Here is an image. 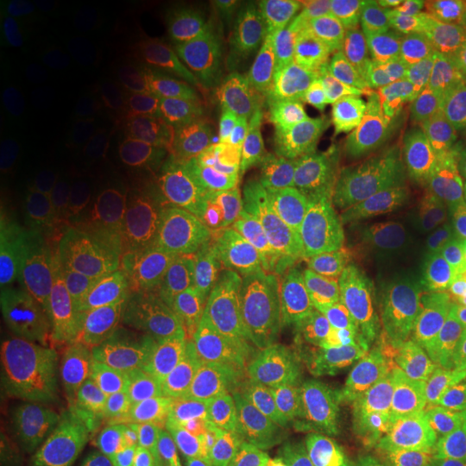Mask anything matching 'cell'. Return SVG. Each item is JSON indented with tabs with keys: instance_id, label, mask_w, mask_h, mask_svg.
I'll return each instance as SVG.
<instances>
[{
	"instance_id": "cell-15",
	"label": "cell",
	"mask_w": 466,
	"mask_h": 466,
	"mask_svg": "<svg viewBox=\"0 0 466 466\" xmlns=\"http://www.w3.org/2000/svg\"><path fill=\"white\" fill-rule=\"evenodd\" d=\"M235 156L242 169L263 187H302L294 134L267 125L242 128L235 137Z\"/></svg>"
},
{
	"instance_id": "cell-7",
	"label": "cell",
	"mask_w": 466,
	"mask_h": 466,
	"mask_svg": "<svg viewBox=\"0 0 466 466\" xmlns=\"http://www.w3.org/2000/svg\"><path fill=\"white\" fill-rule=\"evenodd\" d=\"M249 265L252 275L329 296L337 304L344 296L350 275V258L323 235L313 233L273 232L252 237Z\"/></svg>"
},
{
	"instance_id": "cell-31",
	"label": "cell",
	"mask_w": 466,
	"mask_h": 466,
	"mask_svg": "<svg viewBox=\"0 0 466 466\" xmlns=\"http://www.w3.org/2000/svg\"><path fill=\"white\" fill-rule=\"evenodd\" d=\"M404 444L417 454L421 461L439 460L446 446V425L441 413L431 402L415 392L413 413L404 433Z\"/></svg>"
},
{
	"instance_id": "cell-19",
	"label": "cell",
	"mask_w": 466,
	"mask_h": 466,
	"mask_svg": "<svg viewBox=\"0 0 466 466\" xmlns=\"http://www.w3.org/2000/svg\"><path fill=\"white\" fill-rule=\"evenodd\" d=\"M142 368L138 361L125 356L116 358L104 385L100 387V398L111 423L116 448L132 444L137 433V408L140 394Z\"/></svg>"
},
{
	"instance_id": "cell-16",
	"label": "cell",
	"mask_w": 466,
	"mask_h": 466,
	"mask_svg": "<svg viewBox=\"0 0 466 466\" xmlns=\"http://www.w3.org/2000/svg\"><path fill=\"white\" fill-rule=\"evenodd\" d=\"M321 198L306 187H263L252 190L250 238L273 232L323 235L319 221Z\"/></svg>"
},
{
	"instance_id": "cell-26",
	"label": "cell",
	"mask_w": 466,
	"mask_h": 466,
	"mask_svg": "<svg viewBox=\"0 0 466 466\" xmlns=\"http://www.w3.org/2000/svg\"><path fill=\"white\" fill-rule=\"evenodd\" d=\"M146 47L161 63H182L194 57L199 50V26L184 13H169L150 26Z\"/></svg>"
},
{
	"instance_id": "cell-18",
	"label": "cell",
	"mask_w": 466,
	"mask_h": 466,
	"mask_svg": "<svg viewBox=\"0 0 466 466\" xmlns=\"http://www.w3.org/2000/svg\"><path fill=\"white\" fill-rule=\"evenodd\" d=\"M2 76L11 90L25 96H44L54 80V69L44 44L28 35L4 30Z\"/></svg>"
},
{
	"instance_id": "cell-43",
	"label": "cell",
	"mask_w": 466,
	"mask_h": 466,
	"mask_svg": "<svg viewBox=\"0 0 466 466\" xmlns=\"http://www.w3.org/2000/svg\"><path fill=\"white\" fill-rule=\"evenodd\" d=\"M47 466H85L78 461H71V460H65V458H57V456H49V463Z\"/></svg>"
},
{
	"instance_id": "cell-11",
	"label": "cell",
	"mask_w": 466,
	"mask_h": 466,
	"mask_svg": "<svg viewBox=\"0 0 466 466\" xmlns=\"http://www.w3.org/2000/svg\"><path fill=\"white\" fill-rule=\"evenodd\" d=\"M292 134L302 187L319 198L400 200L394 184L380 167L317 138Z\"/></svg>"
},
{
	"instance_id": "cell-1",
	"label": "cell",
	"mask_w": 466,
	"mask_h": 466,
	"mask_svg": "<svg viewBox=\"0 0 466 466\" xmlns=\"http://www.w3.org/2000/svg\"><path fill=\"white\" fill-rule=\"evenodd\" d=\"M313 370L339 410L368 418L404 439L421 383L396 365L368 321L339 308L318 339Z\"/></svg>"
},
{
	"instance_id": "cell-45",
	"label": "cell",
	"mask_w": 466,
	"mask_h": 466,
	"mask_svg": "<svg viewBox=\"0 0 466 466\" xmlns=\"http://www.w3.org/2000/svg\"><path fill=\"white\" fill-rule=\"evenodd\" d=\"M465 456H466V450H465Z\"/></svg>"
},
{
	"instance_id": "cell-38",
	"label": "cell",
	"mask_w": 466,
	"mask_h": 466,
	"mask_svg": "<svg viewBox=\"0 0 466 466\" xmlns=\"http://www.w3.org/2000/svg\"><path fill=\"white\" fill-rule=\"evenodd\" d=\"M435 23L451 40H460L466 32V0H432L427 2Z\"/></svg>"
},
{
	"instance_id": "cell-35",
	"label": "cell",
	"mask_w": 466,
	"mask_h": 466,
	"mask_svg": "<svg viewBox=\"0 0 466 466\" xmlns=\"http://www.w3.org/2000/svg\"><path fill=\"white\" fill-rule=\"evenodd\" d=\"M433 323L444 332L466 335V290L460 287H431Z\"/></svg>"
},
{
	"instance_id": "cell-44",
	"label": "cell",
	"mask_w": 466,
	"mask_h": 466,
	"mask_svg": "<svg viewBox=\"0 0 466 466\" xmlns=\"http://www.w3.org/2000/svg\"><path fill=\"white\" fill-rule=\"evenodd\" d=\"M452 287H460V289L466 290V261L463 268H461V271H460V275H458V279H456V283Z\"/></svg>"
},
{
	"instance_id": "cell-36",
	"label": "cell",
	"mask_w": 466,
	"mask_h": 466,
	"mask_svg": "<svg viewBox=\"0 0 466 466\" xmlns=\"http://www.w3.org/2000/svg\"><path fill=\"white\" fill-rule=\"evenodd\" d=\"M50 149L63 167H90L96 159V146L90 137L73 127L57 130L52 137Z\"/></svg>"
},
{
	"instance_id": "cell-24",
	"label": "cell",
	"mask_w": 466,
	"mask_h": 466,
	"mask_svg": "<svg viewBox=\"0 0 466 466\" xmlns=\"http://www.w3.org/2000/svg\"><path fill=\"white\" fill-rule=\"evenodd\" d=\"M7 217L21 232L42 233L49 225L52 208L46 187L28 171L19 169L4 185Z\"/></svg>"
},
{
	"instance_id": "cell-6",
	"label": "cell",
	"mask_w": 466,
	"mask_h": 466,
	"mask_svg": "<svg viewBox=\"0 0 466 466\" xmlns=\"http://www.w3.org/2000/svg\"><path fill=\"white\" fill-rule=\"evenodd\" d=\"M425 259L406 238L350 258V275L339 308L360 321L396 311L425 287Z\"/></svg>"
},
{
	"instance_id": "cell-3",
	"label": "cell",
	"mask_w": 466,
	"mask_h": 466,
	"mask_svg": "<svg viewBox=\"0 0 466 466\" xmlns=\"http://www.w3.org/2000/svg\"><path fill=\"white\" fill-rule=\"evenodd\" d=\"M254 402V383L215 375L192 394L167 450L150 454L177 466H246Z\"/></svg>"
},
{
	"instance_id": "cell-10",
	"label": "cell",
	"mask_w": 466,
	"mask_h": 466,
	"mask_svg": "<svg viewBox=\"0 0 466 466\" xmlns=\"http://www.w3.org/2000/svg\"><path fill=\"white\" fill-rule=\"evenodd\" d=\"M47 418L57 458L99 466L117 452L99 390L61 377L50 392Z\"/></svg>"
},
{
	"instance_id": "cell-9",
	"label": "cell",
	"mask_w": 466,
	"mask_h": 466,
	"mask_svg": "<svg viewBox=\"0 0 466 466\" xmlns=\"http://www.w3.org/2000/svg\"><path fill=\"white\" fill-rule=\"evenodd\" d=\"M339 309L337 300L252 275L237 296L242 323L261 335L318 340Z\"/></svg>"
},
{
	"instance_id": "cell-8",
	"label": "cell",
	"mask_w": 466,
	"mask_h": 466,
	"mask_svg": "<svg viewBox=\"0 0 466 466\" xmlns=\"http://www.w3.org/2000/svg\"><path fill=\"white\" fill-rule=\"evenodd\" d=\"M333 49L335 66L352 90L383 82L423 57L400 23L380 15L346 19Z\"/></svg>"
},
{
	"instance_id": "cell-33",
	"label": "cell",
	"mask_w": 466,
	"mask_h": 466,
	"mask_svg": "<svg viewBox=\"0 0 466 466\" xmlns=\"http://www.w3.org/2000/svg\"><path fill=\"white\" fill-rule=\"evenodd\" d=\"M433 192L444 218L458 219L466 225V144L451 152L437 171Z\"/></svg>"
},
{
	"instance_id": "cell-25",
	"label": "cell",
	"mask_w": 466,
	"mask_h": 466,
	"mask_svg": "<svg viewBox=\"0 0 466 466\" xmlns=\"http://www.w3.org/2000/svg\"><path fill=\"white\" fill-rule=\"evenodd\" d=\"M40 306L36 283L26 277H11L0 290V340L4 346H17L34 325Z\"/></svg>"
},
{
	"instance_id": "cell-39",
	"label": "cell",
	"mask_w": 466,
	"mask_h": 466,
	"mask_svg": "<svg viewBox=\"0 0 466 466\" xmlns=\"http://www.w3.org/2000/svg\"><path fill=\"white\" fill-rule=\"evenodd\" d=\"M71 13L84 23H100L107 16V7L97 2H73Z\"/></svg>"
},
{
	"instance_id": "cell-41",
	"label": "cell",
	"mask_w": 466,
	"mask_h": 466,
	"mask_svg": "<svg viewBox=\"0 0 466 466\" xmlns=\"http://www.w3.org/2000/svg\"><path fill=\"white\" fill-rule=\"evenodd\" d=\"M127 466H177L169 463L167 460L156 456V454H138Z\"/></svg>"
},
{
	"instance_id": "cell-28",
	"label": "cell",
	"mask_w": 466,
	"mask_h": 466,
	"mask_svg": "<svg viewBox=\"0 0 466 466\" xmlns=\"http://www.w3.org/2000/svg\"><path fill=\"white\" fill-rule=\"evenodd\" d=\"M73 13L56 0H19L4 7V30L19 32L34 38L59 34L71 25Z\"/></svg>"
},
{
	"instance_id": "cell-40",
	"label": "cell",
	"mask_w": 466,
	"mask_h": 466,
	"mask_svg": "<svg viewBox=\"0 0 466 466\" xmlns=\"http://www.w3.org/2000/svg\"><path fill=\"white\" fill-rule=\"evenodd\" d=\"M454 132L460 138H466V61L460 75V102L454 117Z\"/></svg>"
},
{
	"instance_id": "cell-29",
	"label": "cell",
	"mask_w": 466,
	"mask_h": 466,
	"mask_svg": "<svg viewBox=\"0 0 466 466\" xmlns=\"http://www.w3.org/2000/svg\"><path fill=\"white\" fill-rule=\"evenodd\" d=\"M82 119L94 134L111 140L134 138L142 128L138 111L127 100L107 94L90 100L85 106Z\"/></svg>"
},
{
	"instance_id": "cell-13",
	"label": "cell",
	"mask_w": 466,
	"mask_h": 466,
	"mask_svg": "<svg viewBox=\"0 0 466 466\" xmlns=\"http://www.w3.org/2000/svg\"><path fill=\"white\" fill-rule=\"evenodd\" d=\"M315 466H423V461L382 425L337 410L323 423Z\"/></svg>"
},
{
	"instance_id": "cell-32",
	"label": "cell",
	"mask_w": 466,
	"mask_h": 466,
	"mask_svg": "<svg viewBox=\"0 0 466 466\" xmlns=\"http://www.w3.org/2000/svg\"><path fill=\"white\" fill-rule=\"evenodd\" d=\"M116 358V352L106 340L85 339L71 350L63 377L88 389L100 390Z\"/></svg>"
},
{
	"instance_id": "cell-17",
	"label": "cell",
	"mask_w": 466,
	"mask_h": 466,
	"mask_svg": "<svg viewBox=\"0 0 466 466\" xmlns=\"http://www.w3.org/2000/svg\"><path fill=\"white\" fill-rule=\"evenodd\" d=\"M184 375L182 370L167 358L152 360L142 368L137 433L156 432L182 402Z\"/></svg>"
},
{
	"instance_id": "cell-4",
	"label": "cell",
	"mask_w": 466,
	"mask_h": 466,
	"mask_svg": "<svg viewBox=\"0 0 466 466\" xmlns=\"http://www.w3.org/2000/svg\"><path fill=\"white\" fill-rule=\"evenodd\" d=\"M339 408L317 373L256 390L246 466H315L325 420Z\"/></svg>"
},
{
	"instance_id": "cell-21",
	"label": "cell",
	"mask_w": 466,
	"mask_h": 466,
	"mask_svg": "<svg viewBox=\"0 0 466 466\" xmlns=\"http://www.w3.org/2000/svg\"><path fill=\"white\" fill-rule=\"evenodd\" d=\"M194 261V244L188 235L156 237L140 258L135 283L147 296L167 294Z\"/></svg>"
},
{
	"instance_id": "cell-34",
	"label": "cell",
	"mask_w": 466,
	"mask_h": 466,
	"mask_svg": "<svg viewBox=\"0 0 466 466\" xmlns=\"http://www.w3.org/2000/svg\"><path fill=\"white\" fill-rule=\"evenodd\" d=\"M466 261V225L458 219L444 218V227L439 238V263H437V285L450 287Z\"/></svg>"
},
{
	"instance_id": "cell-20",
	"label": "cell",
	"mask_w": 466,
	"mask_h": 466,
	"mask_svg": "<svg viewBox=\"0 0 466 466\" xmlns=\"http://www.w3.org/2000/svg\"><path fill=\"white\" fill-rule=\"evenodd\" d=\"M135 99L144 115L165 132H182L194 116L190 94L177 78L165 73H146L134 86Z\"/></svg>"
},
{
	"instance_id": "cell-5",
	"label": "cell",
	"mask_w": 466,
	"mask_h": 466,
	"mask_svg": "<svg viewBox=\"0 0 466 466\" xmlns=\"http://www.w3.org/2000/svg\"><path fill=\"white\" fill-rule=\"evenodd\" d=\"M277 109L298 134L354 152L382 171H400L392 154L370 132L350 100L318 78L294 76L275 90Z\"/></svg>"
},
{
	"instance_id": "cell-27",
	"label": "cell",
	"mask_w": 466,
	"mask_h": 466,
	"mask_svg": "<svg viewBox=\"0 0 466 466\" xmlns=\"http://www.w3.org/2000/svg\"><path fill=\"white\" fill-rule=\"evenodd\" d=\"M418 394L441 413L446 425V446L442 458L466 450V377L441 383H421Z\"/></svg>"
},
{
	"instance_id": "cell-23",
	"label": "cell",
	"mask_w": 466,
	"mask_h": 466,
	"mask_svg": "<svg viewBox=\"0 0 466 466\" xmlns=\"http://www.w3.org/2000/svg\"><path fill=\"white\" fill-rule=\"evenodd\" d=\"M223 265L213 258H198L167 294V311L182 319L206 317L217 300Z\"/></svg>"
},
{
	"instance_id": "cell-14",
	"label": "cell",
	"mask_w": 466,
	"mask_h": 466,
	"mask_svg": "<svg viewBox=\"0 0 466 466\" xmlns=\"http://www.w3.org/2000/svg\"><path fill=\"white\" fill-rule=\"evenodd\" d=\"M396 365L417 383H441L466 377V350L435 344L421 333L402 332L392 318L368 321Z\"/></svg>"
},
{
	"instance_id": "cell-42",
	"label": "cell",
	"mask_w": 466,
	"mask_h": 466,
	"mask_svg": "<svg viewBox=\"0 0 466 466\" xmlns=\"http://www.w3.org/2000/svg\"><path fill=\"white\" fill-rule=\"evenodd\" d=\"M423 466H466V456L454 454V456H448V458L423 461Z\"/></svg>"
},
{
	"instance_id": "cell-2",
	"label": "cell",
	"mask_w": 466,
	"mask_h": 466,
	"mask_svg": "<svg viewBox=\"0 0 466 466\" xmlns=\"http://www.w3.org/2000/svg\"><path fill=\"white\" fill-rule=\"evenodd\" d=\"M350 100L408 177L444 165V86L425 57L383 82L350 90Z\"/></svg>"
},
{
	"instance_id": "cell-22",
	"label": "cell",
	"mask_w": 466,
	"mask_h": 466,
	"mask_svg": "<svg viewBox=\"0 0 466 466\" xmlns=\"http://www.w3.org/2000/svg\"><path fill=\"white\" fill-rule=\"evenodd\" d=\"M198 178L202 200L215 217L230 223L249 221L252 190L235 167L218 159L208 161L200 167Z\"/></svg>"
},
{
	"instance_id": "cell-37",
	"label": "cell",
	"mask_w": 466,
	"mask_h": 466,
	"mask_svg": "<svg viewBox=\"0 0 466 466\" xmlns=\"http://www.w3.org/2000/svg\"><path fill=\"white\" fill-rule=\"evenodd\" d=\"M49 456L21 441L5 425L0 439V466H47Z\"/></svg>"
},
{
	"instance_id": "cell-30",
	"label": "cell",
	"mask_w": 466,
	"mask_h": 466,
	"mask_svg": "<svg viewBox=\"0 0 466 466\" xmlns=\"http://www.w3.org/2000/svg\"><path fill=\"white\" fill-rule=\"evenodd\" d=\"M202 217V208L190 192L180 187L165 190L152 208L149 233L156 237H182L196 227Z\"/></svg>"
},
{
	"instance_id": "cell-12",
	"label": "cell",
	"mask_w": 466,
	"mask_h": 466,
	"mask_svg": "<svg viewBox=\"0 0 466 466\" xmlns=\"http://www.w3.org/2000/svg\"><path fill=\"white\" fill-rule=\"evenodd\" d=\"M321 233L348 258L404 238L408 218L400 200L321 198Z\"/></svg>"
}]
</instances>
